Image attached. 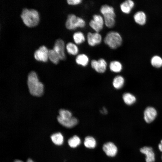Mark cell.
Segmentation results:
<instances>
[{"label":"cell","mask_w":162,"mask_h":162,"mask_svg":"<svg viewBox=\"0 0 162 162\" xmlns=\"http://www.w3.org/2000/svg\"><path fill=\"white\" fill-rule=\"evenodd\" d=\"M158 148L160 151L162 152V140L158 145Z\"/></svg>","instance_id":"31"},{"label":"cell","mask_w":162,"mask_h":162,"mask_svg":"<svg viewBox=\"0 0 162 162\" xmlns=\"http://www.w3.org/2000/svg\"><path fill=\"white\" fill-rule=\"evenodd\" d=\"M100 112L103 114H106L107 113V110L106 108L104 107L100 110Z\"/></svg>","instance_id":"30"},{"label":"cell","mask_w":162,"mask_h":162,"mask_svg":"<svg viewBox=\"0 0 162 162\" xmlns=\"http://www.w3.org/2000/svg\"><path fill=\"white\" fill-rule=\"evenodd\" d=\"M65 47L64 42L62 39H58L56 40L53 49L58 54L60 60H64L66 58Z\"/></svg>","instance_id":"10"},{"label":"cell","mask_w":162,"mask_h":162,"mask_svg":"<svg viewBox=\"0 0 162 162\" xmlns=\"http://www.w3.org/2000/svg\"><path fill=\"white\" fill-rule=\"evenodd\" d=\"M87 40L89 45L91 46H94L101 43L102 38L99 32H88L87 34Z\"/></svg>","instance_id":"9"},{"label":"cell","mask_w":162,"mask_h":162,"mask_svg":"<svg viewBox=\"0 0 162 162\" xmlns=\"http://www.w3.org/2000/svg\"><path fill=\"white\" fill-rule=\"evenodd\" d=\"M100 10L102 15L106 26L109 28L114 27L116 23V17L114 8L108 4H105L101 6Z\"/></svg>","instance_id":"3"},{"label":"cell","mask_w":162,"mask_h":162,"mask_svg":"<svg viewBox=\"0 0 162 162\" xmlns=\"http://www.w3.org/2000/svg\"><path fill=\"white\" fill-rule=\"evenodd\" d=\"M73 38L74 43L76 45L81 44L86 40V37L83 33L79 31L74 33Z\"/></svg>","instance_id":"19"},{"label":"cell","mask_w":162,"mask_h":162,"mask_svg":"<svg viewBox=\"0 0 162 162\" xmlns=\"http://www.w3.org/2000/svg\"><path fill=\"white\" fill-rule=\"evenodd\" d=\"M161 159H162V156H161Z\"/></svg>","instance_id":"34"},{"label":"cell","mask_w":162,"mask_h":162,"mask_svg":"<svg viewBox=\"0 0 162 162\" xmlns=\"http://www.w3.org/2000/svg\"><path fill=\"white\" fill-rule=\"evenodd\" d=\"M150 63L154 67L160 68L162 66V58L158 55L153 56L151 58Z\"/></svg>","instance_id":"24"},{"label":"cell","mask_w":162,"mask_h":162,"mask_svg":"<svg viewBox=\"0 0 162 162\" xmlns=\"http://www.w3.org/2000/svg\"><path fill=\"white\" fill-rule=\"evenodd\" d=\"M134 21L137 24L143 26L147 21V15L145 12L142 10H139L136 12L133 15Z\"/></svg>","instance_id":"15"},{"label":"cell","mask_w":162,"mask_h":162,"mask_svg":"<svg viewBox=\"0 0 162 162\" xmlns=\"http://www.w3.org/2000/svg\"><path fill=\"white\" fill-rule=\"evenodd\" d=\"M26 162H34V161L32 159L29 158L27 160Z\"/></svg>","instance_id":"32"},{"label":"cell","mask_w":162,"mask_h":162,"mask_svg":"<svg viewBox=\"0 0 162 162\" xmlns=\"http://www.w3.org/2000/svg\"><path fill=\"white\" fill-rule=\"evenodd\" d=\"M68 143L70 147L75 148L80 144L81 140L78 136L75 135L69 139Z\"/></svg>","instance_id":"27"},{"label":"cell","mask_w":162,"mask_h":162,"mask_svg":"<svg viewBox=\"0 0 162 162\" xmlns=\"http://www.w3.org/2000/svg\"><path fill=\"white\" fill-rule=\"evenodd\" d=\"M51 139L52 142L56 145H62L64 141L63 136L59 132L52 134L51 136Z\"/></svg>","instance_id":"23"},{"label":"cell","mask_w":162,"mask_h":162,"mask_svg":"<svg viewBox=\"0 0 162 162\" xmlns=\"http://www.w3.org/2000/svg\"><path fill=\"white\" fill-rule=\"evenodd\" d=\"M104 42L110 48L115 50L122 45L123 39L120 34L117 32L112 31L108 32L105 36Z\"/></svg>","instance_id":"4"},{"label":"cell","mask_w":162,"mask_h":162,"mask_svg":"<svg viewBox=\"0 0 162 162\" xmlns=\"http://www.w3.org/2000/svg\"><path fill=\"white\" fill-rule=\"evenodd\" d=\"M65 48L69 54L72 56H76L78 54L79 49L77 45L75 43L68 42L65 46Z\"/></svg>","instance_id":"18"},{"label":"cell","mask_w":162,"mask_h":162,"mask_svg":"<svg viewBox=\"0 0 162 162\" xmlns=\"http://www.w3.org/2000/svg\"><path fill=\"white\" fill-rule=\"evenodd\" d=\"M122 99L124 103L128 105H131L133 104L136 100L135 96L129 92L124 94L122 96Z\"/></svg>","instance_id":"21"},{"label":"cell","mask_w":162,"mask_h":162,"mask_svg":"<svg viewBox=\"0 0 162 162\" xmlns=\"http://www.w3.org/2000/svg\"><path fill=\"white\" fill-rule=\"evenodd\" d=\"M89 24L90 27L95 32H99L103 29L105 25L103 16L99 14H94Z\"/></svg>","instance_id":"6"},{"label":"cell","mask_w":162,"mask_h":162,"mask_svg":"<svg viewBox=\"0 0 162 162\" xmlns=\"http://www.w3.org/2000/svg\"><path fill=\"white\" fill-rule=\"evenodd\" d=\"M86 24V21L83 18L77 16L74 14H70L68 16L65 26L68 29L73 30L77 28H84Z\"/></svg>","instance_id":"5"},{"label":"cell","mask_w":162,"mask_h":162,"mask_svg":"<svg viewBox=\"0 0 162 162\" xmlns=\"http://www.w3.org/2000/svg\"><path fill=\"white\" fill-rule=\"evenodd\" d=\"M109 68L110 70L114 73H119L122 69L123 66L122 63L117 60L111 61L109 64Z\"/></svg>","instance_id":"20"},{"label":"cell","mask_w":162,"mask_h":162,"mask_svg":"<svg viewBox=\"0 0 162 162\" xmlns=\"http://www.w3.org/2000/svg\"><path fill=\"white\" fill-rule=\"evenodd\" d=\"M141 152L145 155L146 162H154L155 161V154L151 147L145 146L140 149Z\"/></svg>","instance_id":"13"},{"label":"cell","mask_w":162,"mask_h":162,"mask_svg":"<svg viewBox=\"0 0 162 162\" xmlns=\"http://www.w3.org/2000/svg\"><path fill=\"white\" fill-rule=\"evenodd\" d=\"M84 145L85 146L88 148H93L96 146V142L93 137L87 136L85 139Z\"/></svg>","instance_id":"25"},{"label":"cell","mask_w":162,"mask_h":162,"mask_svg":"<svg viewBox=\"0 0 162 162\" xmlns=\"http://www.w3.org/2000/svg\"><path fill=\"white\" fill-rule=\"evenodd\" d=\"M157 115V112L155 108L152 106L148 107L144 112V119L147 123H151L155 119Z\"/></svg>","instance_id":"11"},{"label":"cell","mask_w":162,"mask_h":162,"mask_svg":"<svg viewBox=\"0 0 162 162\" xmlns=\"http://www.w3.org/2000/svg\"><path fill=\"white\" fill-rule=\"evenodd\" d=\"M20 16L24 23L27 26L34 27L38 24L39 20V14L38 11L34 9L24 8Z\"/></svg>","instance_id":"2"},{"label":"cell","mask_w":162,"mask_h":162,"mask_svg":"<svg viewBox=\"0 0 162 162\" xmlns=\"http://www.w3.org/2000/svg\"><path fill=\"white\" fill-rule=\"evenodd\" d=\"M92 68L96 71L99 73H103L106 70L107 63L106 60L100 58L98 60L93 59L91 63Z\"/></svg>","instance_id":"7"},{"label":"cell","mask_w":162,"mask_h":162,"mask_svg":"<svg viewBox=\"0 0 162 162\" xmlns=\"http://www.w3.org/2000/svg\"><path fill=\"white\" fill-rule=\"evenodd\" d=\"M14 162H23V161L21 160H16Z\"/></svg>","instance_id":"33"},{"label":"cell","mask_w":162,"mask_h":162,"mask_svg":"<svg viewBox=\"0 0 162 162\" xmlns=\"http://www.w3.org/2000/svg\"><path fill=\"white\" fill-rule=\"evenodd\" d=\"M48 58L55 64H57L60 60L59 56L53 49L49 50Z\"/></svg>","instance_id":"26"},{"label":"cell","mask_w":162,"mask_h":162,"mask_svg":"<svg viewBox=\"0 0 162 162\" xmlns=\"http://www.w3.org/2000/svg\"><path fill=\"white\" fill-rule=\"evenodd\" d=\"M27 83L31 94L37 97L42 95L44 92V86L39 81L35 72L32 71L29 73L28 76Z\"/></svg>","instance_id":"1"},{"label":"cell","mask_w":162,"mask_h":162,"mask_svg":"<svg viewBox=\"0 0 162 162\" xmlns=\"http://www.w3.org/2000/svg\"><path fill=\"white\" fill-rule=\"evenodd\" d=\"M82 0H67L68 4L72 5H76L81 3Z\"/></svg>","instance_id":"29"},{"label":"cell","mask_w":162,"mask_h":162,"mask_svg":"<svg viewBox=\"0 0 162 162\" xmlns=\"http://www.w3.org/2000/svg\"><path fill=\"white\" fill-rule=\"evenodd\" d=\"M57 119L58 122L62 126L68 128H71L76 125L78 123L77 119L74 117L67 120L62 118L59 116Z\"/></svg>","instance_id":"14"},{"label":"cell","mask_w":162,"mask_h":162,"mask_svg":"<svg viewBox=\"0 0 162 162\" xmlns=\"http://www.w3.org/2000/svg\"><path fill=\"white\" fill-rule=\"evenodd\" d=\"M59 116L64 120L68 119L73 117L70 111L64 109H60L59 110Z\"/></svg>","instance_id":"28"},{"label":"cell","mask_w":162,"mask_h":162,"mask_svg":"<svg viewBox=\"0 0 162 162\" xmlns=\"http://www.w3.org/2000/svg\"><path fill=\"white\" fill-rule=\"evenodd\" d=\"M103 149L107 155L111 157L115 156L118 151L116 146L111 142L104 144L103 146Z\"/></svg>","instance_id":"12"},{"label":"cell","mask_w":162,"mask_h":162,"mask_svg":"<svg viewBox=\"0 0 162 162\" xmlns=\"http://www.w3.org/2000/svg\"><path fill=\"white\" fill-rule=\"evenodd\" d=\"M49 50L44 45L40 46L34 52V56L37 61L46 62L48 58Z\"/></svg>","instance_id":"8"},{"label":"cell","mask_w":162,"mask_h":162,"mask_svg":"<svg viewBox=\"0 0 162 162\" xmlns=\"http://www.w3.org/2000/svg\"><path fill=\"white\" fill-rule=\"evenodd\" d=\"M134 5V2L132 0H126L120 4V8L122 13L128 14L131 12Z\"/></svg>","instance_id":"16"},{"label":"cell","mask_w":162,"mask_h":162,"mask_svg":"<svg viewBox=\"0 0 162 162\" xmlns=\"http://www.w3.org/2000/svg\"><path fill=\"white\" fill-rule=\"evenodd\" d=\"M76 63L82 67L87 66L89 62V58L86 54L81 53L78 54L75 58Z\"/></svg>","instance_id":"17"},{"label":"cell","mask_w":162,"mask_h":162,"mask_svg":"<svg viewBox=\"0 0 162 162\" xmlns=\"http://www.w3.org/2000/svg\"><path fill=\"white\" fill-rule=\"evenodd\" d=\"M124 83V77L120 75L115 76L112 81V85L113 87L116 89L121 88Z\"/></svg>","instance_id":"22"}]
</instances>
